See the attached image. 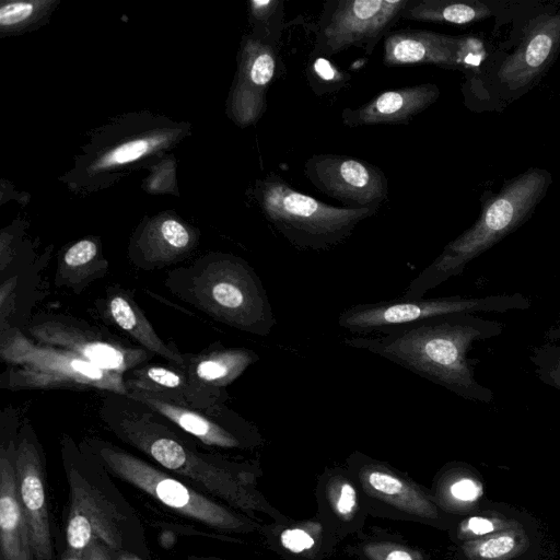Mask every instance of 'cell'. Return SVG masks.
I'll list each match as a JSON object with an SVG mask.
<instances>
[{
  "label": "cell",
  "mask_w": 560,
  "mask_h": 560,
  "mask_svg": "<svg viewBox=\"0 0 560 560\" xmlns=\"http://www.w3.org/2000/svg\"><path fill=\"white\" fill-rule=\"evenodd\" d=\"M98 415L118 440L199 491L257 521H261L258 515L273 522L290 518L259 490L262 470L258 460L206 452L194 436L127 395L106 393Z\"/></svg>",
  "instance_id": "1"
},
{
  "label": "cell",
  "mask_w": 560,
  "mask_h": 560,
  "mask_svg": "<svg viewBox=\"0 0 560 560\" xmlns=\"http://www.w3.org/2000/svg\"><path fill=\"white\" fill-rule=\"evenodd\" d=\"M502 40L464 73V105L474 113H502L535 89L560 56V0H504L494 18Z\"/></svg>",
  "instance_id": "2"
},
{
  "label": "cell",
  "mask_w": 560,
  "mask_h": 560,
  "mask_svg": "<svg viewBox=\"0 0 560 560\" xmlns=\"http://www.w3.org/2000/svg\"><path fill=\"white\" fill-rule=\"evenodd\" d=\"M502 323L456 313L408 324L371 337L346 338L351 348L387 359L460 398L490 404L494 394L475 376L468 352L477 341L499 337Z\"/></svg>",
  "instance_id": "3"
},
{
  "label": "cell",
  "mask_w": 560,
  "mask_h": 560,
  "mask_svg": "<svg viewBox=\"0 0 560 560\" xmlns=\"http://www.w3.org/2000/svg\"><path fill=\"white\" fill-rule=\"evenodd\" d=\"M60 456L69 489L65 553H78L98 541L116 555L150 560L140 517L107 469L69 435L60 441Z\"/></svg>",
  "instance_id": "4"
},
{
  "label": "cell",
  "mask_w": 560,
  "mask_h": 560,
  "mask_svg": "<svg viewBox=\"0 0 560 560\" xmlns=\"http://www.w3.org/2000/svg\"><path fill=\"white\" fill-rule=\"evenodd\" d=\"M551 184L549 171L532 166L505 180L498 192L486 191L475 223L445 245L411 280L402 298L422 299L428 291L463 273L470 261L528 221Z\"/></svg>",
  "instance_id": "5"
},
{
  "label": "cell",
  "mask_w": 560,
  "mask_h": 560,
  "mask_svg": "<svg viewBox=\"0 0 560 560\" xmlns=\"http://www.w3.org/2000/svg\"><path fill=\"white\" fill-rule=\"evenodd\" d=\"M165 287L213 319L248 334L267 337L277 323L258 275L240 257L215 255L174 269Z\"/></svg>",
  "instance_id": "6"
},
{
  "label": "cell",
  "mask_w": 560,
  "mask_h": 560,
  "mask_svg": "<svg viewBox=\"0 0 560 560\" xmlns=\"http://www.w3.org/2000/svg\"><path fill=\"white\" fill-rule=\"evenodd\" d=\"M79 445L96 458L113 477L132 486L182 517L224 535L259 533L264 522L234 510L113 442L86 436Z\"/></svg>",
  "instance_id": "7"
},
{
  "label": "cell",
  "mask_w": 560,
  "mask_h": 560,
  "mask_svg": "<svg viewBox=\"0 0 560 560\" xmlns=\"http://www.w3.org/2000/svg\"><path fill=\"white\" fill-rule=\"evenodd\" d=\"M0 358L8 366L1 375L3 388L129 393L122 374L101 369L70 351L33 341L16 327L1 328Z\"/></svg>",
  "instance_id": "8"
},
{
  "label": "cell",
  "mask_w": 560,
  "mask_h": 560,
  "mask_svg": "<svg viewBox=\"0 0 560 560\" xmlns=\"http://www.w3.org/2000/svg\"><path fill=\"white\" fill-rule=\"evenodd\" d=\"M256 196L266 219L293 246L327 250L345 240L378 208L334 207L290 187L271 174L257 184Z\"/></svg>",
  "instance_id": "9"
},
{
  "label": "cell",
  "mask_w": 560,
  "mask_h": 560,
  "mask_svg": "<svg viewBox=\"0 0 560 560\" xmlns=\"http://www.w3.org/2000/svg\"><path fill=\"white\" fill-rule=\"evenodd\" d=\"M345 466L360 489L369 516L418 523L446 533L460 518L443 511L430 489L386 462L354 451Z\"/></svg>",
  "instance_id": "10"
},
{
  "label": "cell",
  "mask_w": 560,
  "mask_h": 560,
  "mask_svg": "<svg viewBox=\"0 0 560 560\" xmlns=\"http://www.w3.org/2000/svg\"><path fill=\"white\" fill-rule=\"evenodd\" d=\"M532 300L521 292L466 298L396 299L361 303L345 308L338 325L357 335L384 334L428 318L456 313H508L526 311Z\"/></svg>",
  "instance_id": "11"
},
{
  "label": "cell",
  "mask_w": 560,
  "mask_h": 560,
  "mask_svg": "<svg viewBox=\"0 0 560 560\" xmlns=\"http://www.w3.org/2000/svg\"><path fill=\"white\" fill-rule=\"evenodd\" d=\"M26 330L39 343L70 351L101 369L122 375L147 364L154 355L107 330L62 314L38 315Z\"/></svg>",
  "instance_id": "12"
},
{
  "label": "cell",
  "mask_w": 560,
  "mask_h": 560,
  "mask_svg": "<svg viewBox=\"0 0 560 560\" xmlns=\"http://www.w3.org/2000/svg\"><path fill=\"white\" fill-rule=\"evenodd\" d=\"M409 0H330L318 22L314 52L331 57L351 47L372 54L401 19Z\"/></svg>",
  "instance_id": "13"
},
{
  "label": "cell",
  "mask_w": 560,
  "mask_h": 560,
  "mask_svg": "<svg viewBox=\"0 0 560 560\" xmlns=\"http://www.w3.org/2000/svg\"><path fill=\"white\" fill-rule=\"evenodd\" d=\"M127 396L155 410L207 446L250 451L264 444L258 428L225 405L201 410L140 390H130Z\"/></svg>",
  "instance_id": "14"
},
{
  "label": "cell",
  "mask_w": 560,
  "mask_h": 560,
  "mask_svg": "<svg viewBox=\"0 0 560 560\" xmlns=\"http://www.w3.org/2000/svg\"><path fill=\"white\" fill-rule=\"evenodd\" d=\"M486 52L483 42L472 35L397 30L384 37L383 63L387 67L434 65L465 73L476 68Z\"/></svg>",
  "instance_id": "15"
},
{
  "label": "cell",
  "mask_w": 560,
  "mask_h": 560,
  "mask_svg": "<svg viewBox=\"0 0 560 560\" xmlns=\"http://www.w3.org/2000/svg\"><path fill=\"white\" fill-rule=\"evenodd\" d=\"M14 467L20 501L37 560H56L55 533L48 511L43 447L28 422L15 436Z\"/></svg>",
  "instance_id": "16"
},
{
  "label": "cell",
  "mask_w": 560,
  "mask_h": 560,
  "mask_svg": "<svg viewBox=\"0 0 560 560\" xmlns=\"http://www.w3.org/2000/svg\"><path fill=\"white\" fill-rule=\"evenodd\" d=\"M311 184L347 208H380L387 199L388 182L377 166L340 154H314L304 164Z\"/></svg>",
  "instance_id": "17"
},
{
  "label": "cell",
  "mask_w": 560,
  "mask_h": 560,
  "mask_svg": "<svg viewBox=\"0 0 560 560\" xmlns=\"http://www.w3.org/2000/svg\"><path fill=\"white\" fill-rule=\"evenodd\" d=\"M186 400L194 409L225 405L228 386L235 382L259 355L247 348H209L197 354L185 353Z\"/></svg>",
  "instance_id": "18"
},
{
  "label": "cell",
  "mask_w": 560,
  "mask_h": 560,
  "mask_svg": "<svg viewBox=\"0 0 560 560\" xmlns=\"http://www.w3.org/2000/svg\"><path fill=\"white\" fill-rule=\"evenodd\" d=\"M318 517L341 539L363 532L369 516L360 489L346 466L325 467L315 487Z\"/></svg>",
  "instance_id": "19"
},
{
  "label": "cell",
  "mask_w": 560,
  "mask_h": 560,
  "mask_svg": "<svg viewBox=\"0 0 560 560\" xmlns=\"http://www.w3.org/2000/svg\"><path fill=\"white\" fill-rule=\"evenodd\" d=\"M15 438L0 445V560H37L14 467Z\"/></svg>",
  "instance_id": "20"
},
{
  "label": "cell",
  "mask_w": 560,
  "mask_h": 560,
  "mask_svg": "<svg viewBox=\"0 0 560 560\" xmlns=\"http://www.w3.org/2000/svg\"><path fill=\"white\" fill-rule=\"evenodd\" d=\"M258 534L284 560H328L342 540L318 515L262 523Z\"/></svg>",
  "instance_id": "21"
},
{
  "label": "cell",
  "mask_w": 560,
  "mask_h": 560,
  "mask_svg": "<svg viewBox=\"0 0 560 560\" xmlns=\"http://www.w3.org/2000/svg\"><path fill=\"white\" fill-rule=\"evenodd\" d=\"M278 50L253 36L242 51L241 78L234 93L233 114L242 125L256 122L266 109L267 91L279 70Z\"/></svg>",
  "instance_id": "22"
},
{
  "label": "cell",
  "mask_w": 560,
  "mask_h": 560,
  "mask_svg": "<svg viewBox=\"0 0 560 560\" xmlns=\"http://www.w3.org/2000/svg\"><path fill=\"white\" fill-rule=\"evenodd\" d=\"M440 94L439 86L433 83L388 90L358 108H345L341 119L348 127L408 124L433 105Z\"/></svg>",
  "instance_id": "23"
},
{
  "label": "cell",
  "mask_w": 560,
  "mask_h": 560,
  "mask_svg": "<svg viewBox=\"0 0 560 560\" xmlns=\"http://www.w3.org/2000/svg\"><path fill=\"white\" fill-rule=\"evenodd\" d=\"M105 314L112 324L135 339L143 349L184 369V354L175 345L160 338L131 293L125 289L109 288L105 299Z\"/></svg>",
  "instance_id": "24"
},
{
  "label": "cell",
  "mask_w": 560,
  "mask_h": 560,
  "mask_svg": "<svg viewBox=\"0 0 560 560\" xmlns=\"http://www.w3.org/2000/svg\"><path fill=\"white\" fill-rule=\"evenodd\" d=\"M430 490L439 506L452 515L463 517L481 509L482 483L466 463L445 464L436 472Z\"/></svg>",
  "instance_id": "25"
},
{
  "label": "cell",
  "mask_w": 560,
  "mask_h": 560,
  "mask_svg": "<svg viewBox=\"0 0 560 560\" xmlns=\"http://www.w3.org/2000/svg\"><path fill=\"white\" fill-rule=\"evenodd\" d=\"M456 560H524L537 545L534 525L525 522L476 539L454 544Z\"/></svg>",
  "instance_id": "26"
},
{
  "label": "cell",
  "mask_w": 560,
  "mask_h": 560,
  "mask_svg": "<svg viewBox=\"0 0 560 560\" xmlns=\"http://www.w3.org/2000/svg\"><path fill=\"white\" fill-rule=\"evenodd\" d=\"M504 0H409L401 19L469 25L495 18Z\"/></svg>",
  "instance_id": "27"
},
{
  "label": "cell",
  "mask_w": 560,
  "mask_h": 560,
  "mask_svg": "<svg viewBox=\"0 0 560 560\" xmlns=\"http://www.w3.org/2000/svg\"><path fill=\"white\" fill-rule=\"evenodd\" d=\"M192 243V235L184 224L175 219H165L144 234L138 252L130 257L139 268H162L183 257Z\"/></svg>",
  "instance_id": "28"
},
{
  "label": "cell",
  "mask_w": 560,
  "mask_h": 560,
  "mask_svg": "<svg viewBox=\"0 0 560 560\" xmlns=\"http://www.w3.org/2000/svg\"><path fill=\"white\" fill-rule=\"evenodd\" d=\"M106 269L107 261L100 257L97 244L88 238L81 240L63 253L55 283L71 288L79 294L90 282L103 277Z\"/></svg>",
  "instance_id": "29"
},
{
  "label": "cell",
  "mask_w": 560,
  "mask_h": 560,
  "mask_svg": "<svg viewBox=\"0 0 560 560\" xmlns=\"http://www.w3.org/2000/svg\"><path fill=\"white\" fill-rule=\"evenodd\" d=\"M128 390H140L188 406L184 369L170 365L143 364L124 374ZM189 407V406H188Z\"/></svg>",
  "instance_id": "30"
},
{
  "label": "cell",
  "mask_w": 560,
  "mask_h": 560,
  "mask_svg": "<svg viewBox=\"0 0 560 560\" xmlns=\"http://www.w3.org/2000/svg\"><path fill=\"white\" fill-rule=\"evenodd\" d=\"M355 536L357 540L349 547V552L358 560H429L423 549L411 545L400 535L373 528Z\"/></svg>",
  "instance_id": "31"
},
{
  "label": "cell",
  "mask_w": 560,
  "mask_h": 560,
  "mask_svg": "<svg viewBox=\"0 0 560 560\" xmlns=\"http://www.w3.org/2000/svg\"><path fill=\"white\" fill-rule=\"evenodd\" d=\"M525 522L516 512L509 514L497 509L481 508L477 512L459 518L447 533L453 544L476 539Z\"/></svg>",
  "instance_id": "32"
},
{
  "label": "cell",
  "mask_w": 560,
  "mask_h": 560,
  "mask_svg": "<svg viewBox=\"0 0 560 560\" xmlns=\"http://www.w3.org/2000/svg\"><path fill=\"white\" fill-rule=\"evenodd\" d=\"M253 37L277 49L284 27V2L281 0L249 1Z\"/></svg>",
  "instance_id": "33"
},
{
  "label": "cell",
  "mask_w": 560,
  "mask_h": 560,
  "mask_svg": "<svg viewBox=\"0 0 560 560\" xmlns=\"http://www.w3.org/2000/svg\"><path fill=\"white\" fill-rule=\"evenodd\" d=\"M529 360L536 377L560 390V345L549 341L539 345L532 350Z\"/></svg>",
  "instance_id": "34"
},
{
  "label": "cell",
  "mask_w": 560,
  "mask_h": 560,
  "mask_svg": "<svg viewBox=\"0 0 560 560\" xmlns=\"http://www.w3.org/2000/svg\"><path fill=\"white\" fill-rule=\"evenodd\" d=\"M164 140L165 137H152L125 142L101 158L94 168L97 171L106 170L133 162L150 153L162 144Z\"/></svg>",
  "instance_id": "35"
},
{
  "label": "cell",
  "mask_w": 560,
  "mask_h": 560,
  "mask_svg": "<svg viewBox=\"0 0 560 560\" xmlns=\"http://www.w3.org/2000/svg\"><path fill=\"white\" fill-rule=\"evenodd\" d=\"M308 72H311L310 79L317 78L319 81V86L326 88L332 86L336 89L339 80L341 82H346L349 78L347 73L340 72L324 57L316 58L315 61L311 65Z\"/></svg>",
  "instance_id": "36"
},
{
  "label": "cell",
  "mask_w": 560,
  "mask_h": 560,
  "mask_svg": "<svg viewBox=\"0 0 560 560\" xmlns=\"http://www.w3.org/2000/svg\"><path fill=\"white\" fill-rule=\"evenodd\" d=\"M34 8V2H8L0 9V24L3 27L16 25L27 20L33 14Z\"/></svg>",
  "instance_id": "37"
},
{
  "label": "cell",
  "mask_w": 560,
  "mask_h": 560,
  "mask_svg": "<svg viewBox=\"0 0 560 560\" xmlns=\"http://www.w3.org/2000/svg\"><path fill=\"white\" fill-rule=\"evenodd\" d=\"M62 560H116V553L98 541H93L78 553H65Z\"/></svg>",
  "instance_id": "38"
},
{
  "label": "cell",
  "mask_w": 560,
  "mask_h": 560,
  "mask_svg": "<svg viewBox=\"0 0 560 560\" xmlns=\"http://www.w3.org/2000/svg\"><path fill=\"white\" fill-rule=\"evenodd\" d=\"M545 339L549 342L560 345V323L553 325L545 331Z\"/></svg>",
  "instance_id": "39"
},
{
  "label": "cell",
  "mask_w": 560,
  "mask_h": 560,
  "mask_svg": "<svg viewBox=\"0 0 560 560\" xmlns=\"http://www.w3.org/2000/svg\"><path fill=\"white\" fill-rule=\"evenodd\" d=\"M186 560H225L222 558L213 557V556H198V555H189Z\"/></svg>",
  "instance_id": "40"
},
{
  "label": "cell",
  "mask_w": 560,
  "mask_h": 560,
  "mask_svg": "<svg viewBox=\"0 0 560 560\" xmlns=\"http://www.w3.org/2000/svg\"><path fill=\"white\" fill-rule=\"evenodd\" d=\"M116 560H141V559L136 556H132V555L119 553V555H116Z\"/></svg>",
  "instance_id": "41"
},
{
  "label": "cell",
  "mask_w": 560,
  "mask_h": 560,
  "mask_svg": "<svg viewBox=\"0 0 560 560\" xmlns=\"http://www.w3.org/2000/svg\"><path fill=\"white\" fill-rule=\"evenodd\" d=\"M559 102H560V92H559Z\"/></svg>",
  "instance_id": "42"
}]
</instances>
